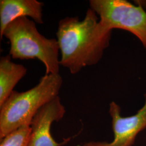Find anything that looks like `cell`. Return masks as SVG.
Masks as SVG:
<instances>
[{
    "label": "cell",
    "mask_w": 146,
    "mask_h": 146,
    "mask_svg": "<svg viewBox=\"0 0 146 146\" xmlns=\"http://www.w3.org/2000/svg\"><path fill=\"white\" fill-rule=\"evenodd\" d=\"M82 146H95L94 145V144L92 142H87V143H86L85 144H84Z\"/></svg>",
    "instance_id": "30bf717a"
},
{
    "label": "cell",
    "mask_w": 146,
    "mask_h": 146,
    "mask_svg": "<svg viewBox=\"0 0 146 146\" xmlns=\"http://www.w3.org/2000/svg\"><path fill=\"white\" fill-rule=\"evenodd\" d=\"M43 3L37 0H1V40L7 27L19 18L29 17L36 23L43 24Z\"/></svg>",
    "instance_id": "52a82bcc"
},
{
    "label": "cell",
    "mask_w": 146,
    "mask_h": 146,
    "mask_svg": "<svg viewBox=\"0 0 146 146\" xmlns=\"http://www.w3.org/2000/svg\"><path fill=\"white\" fill-rule=\"evenodd\" d=\"M10 42L9 55L14 59H37L44 64L45 74H58L59 46L57 39L48 38L28 17H20L11 23L3 34Z\"/></svg>",
    "instance_id": "3957f363"
},
{
    "label": "cell",
    "mask_w": 146,
    "mask_h": 146,
    "mask_svg": "<svg viewBox=\"0 0 146 146\" xmlns=\"http://www.w3.org/2000/svg\"><path fill=\"white\" fill-rule=\"evenodd\" d=\"M145 103L134 115L123 117L120 106L112 101L110 104V116L114 139L110 142H92L95 146H133L137 135L146 128V93Z\"/></svg>",
    "instance_id": "5b68a950"
},
{
    "label": "cell",
    "mask_w": 146,
    "mask_h": 146,
    "mask_svg": "<svg viewBox=\"0 0 146 146\" xmlns=\"http://www.w3.org/2000/svg\"><path fill=\"white\" fill-rule=\"evenodd\" d=\"M66 113L59 96L49 102L35 115L31 125V133L28 146H60L50 133L52 123L61 120Z\"/></svg>",
    "instance_id": "8992f818"
},
{
    "label": "cell",
    "mask_w": 146,
    "mask_h": 146,
    "mask_svg": "<svg viewBox=\"0 0 146 146\" xmlns=\"http://www.w3.org/2000/svg\"><path fill=\"white\" fill-rule=\"evenodd\" d=\"M62 84L59 73L45 74L31 89L14 90L0 106V139L22 125H31L38 110L58 96Z\"/></svg>",
    "instance_id": "7a4b0ae2"
},
{
    "label": "cell",
    "mask_w": 146,
    "mask_h": 146,
    "mask_svg": "<svg viewBox=\"0 0 146 146\" xmlns=\"http://www.w3.org/2000/svg\"><path fill=\"white\" fill-rule=\"evenodd\" d=\"M31 133V125H22L1 139L0 146H28Z\"/></svg>",
    "instance_id": "9c48e42d"
},
{
    "label": "cell",
    "mask_w": 146,
    "mask_h": 146,
    "mask_svg": "<svg viewBox=\"0 0 146 146\" xmlns=\"http://www.w3.org/2000/svg\"><path fill=\"white\" fill-rule=\"evenodd\" d=\"M9 55L0 58V106L14 90L16 84L25 77L27 68L11 61Z\"/></svg>",
    "instance_id": "ba28073f"
},
{
    "label": "cell",
    "mask_w": 146,
    "mask_h": 146,
    "mask_svg": "<svg viewBox=\"0 0 146 146\" xmlns=\"http://www.w3.org/2000/svg\"><path fill=\"white\" fill-rule=\"evenodd\" d=\"M89 4L102 26L111 31L117 29L129 32L146 49V11L142 5L126 0H90Z\"/></svg>",
    "instance_id": "277c9868"
},
{
    "label": "cell",
    "mask_w": 146,
    "mask_h": 146,
    "mask_svg": "<svg viewBox=\"0 0 146 146\" xmlns=\"http://www.w3.org/2000/svg\"><path fill=\"white\" fill-rule=\"evenodd\" d=\"M111 33L100 24L98 16L90 8L81 21L78 17L61 19L56 32L60 66L76 74L98 64L110 46Z\"/></svg>",
    "instance_id": "6da1fadb"
}]
</instances>
